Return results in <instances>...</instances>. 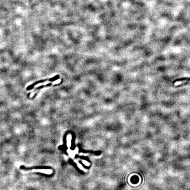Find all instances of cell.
Returning a JSON list of instances; mask_svg holds the SVG:
<instances>
[{
  "label": "cell",
  "mask_w": 190,
  "mask_h": 190,
  "mask_svg": "<svg viewBox=\"0 0 190 190\" xmlns=\"http://www.w3.org/2000/svg\"><path fill=\"white\" fill-rule=\"evenodd\" d=\"M68 141H67V144H68V146H70V145H71V138H69V139L68 140V139H67Z\"/></svg>",
  "instance_id": "4"
},
{
  "label": "cell",
  "mask_w": 190,
  "mask_h": 190,
  "mask_svg": "<svg viewBox=\"0 0 190 190\" xmlns=\"http://www.w3.org/2000/svg\"><path fill=\"white\" fill-rule=\"evenodd\" d=\"M84 164H85V165H87V166H88V165H89V163H88V162H87L85 161V162H84Z\"/></svg>",
  "instance_id": "5"
},
{
  "label": "cell",
  "mask_w": 190,
  "mask_h": 190,
  "mask_svg": "<svg viewBox=\"0 0 190 190\" xmlns=\"http://www.w3.org/2000/svg\"><path fill=\"white\" fill-rule=\"evenodd\" d=\"M52 85V83H49L45 85H41V86L37 87L36 89H42V88H44V87H48V86H51Z\"/></svg>",
  "instance_id": "3"
},
{
  "label": "cell",
  "mask_w": 190,
  "mask_h": 190,
  "mask_svg": "<svg viewBox=\"0 0 190 190\" xmlns=\"http://www.w3.org/2000/svg\"><path fill=\"white\" fill-rule=\"evenodd\" d=\"M59 78H60V76H59V75H56V76H54V77H53V78H51L46 79H44V80H40V81H37V82H35V83L32 84L31 85L28 86V87L26 88V90H30L33 89V88H34V86H35V85L38 84L44 83V82H47L48 81H51V82H54L55 80H58Z\"/></svg>",
  "instance_id": "1"
},
{
  "label": "cell",
  "mask_w": 190,
  "mask_h": 190,
  "mask_svg": "<svg viewBox=\"0 0 190 190\" xmlns=\"http://www.w3.org/2000/svg\"><path fill=\"white\" fill-rule=\"evenodd\" d=\"M190 81V78H178L176 80H174L173 82V83H177V82H181V81Z\"/></svg>",
  "instance_id": "2"
}]
</instances>
